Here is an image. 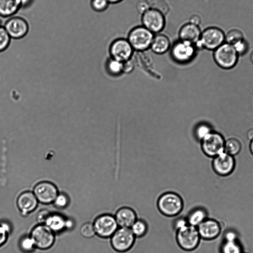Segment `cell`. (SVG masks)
Wrapping results in <instances>:
<instances>
[{
  "instance_id": "6da1fadb",
  "label": "cell",
  "mask_w": 253,
  "mask_h": 253,
  "mask_svg": "<svg viewBox=\"0 0 253 253\" xmlns=\"http://www.w3.org/2000/svg\"><path fill=\"white\" fill-rule=\"evenodd\" d=\"M225 42V34L220 28L209 27L202 31L200 38L195 45L198 50H214Z\"/></svg>"
},
{
  "instance_id": "7a4b0ae2",
  "label": "cell",
  "mask_w": 253,
  "mask_h": 253,
  "mask_svg": "<svg viewBox=\"0 0 253 253\" xmlns=\"http://www.w3.org/2000/svg\"><path fill=\"white\" fill-rule=\"evenodd\" d=\"M159 211L167 216H175L181 213L183 208L181 197L173 192H166L162 194L157 200Z\"/></svg>"
},
{
  "instance_id": "3957f363",
  "label": "cell",
  "mask_w": 253,
  "mask_h": 253,
  "mask_svg": "<svg viewBox=\"0 0 253 253\" xmlns=\"http://www.w3.org/2000/svg\"><path fill=\"white\" fill-rule=\"evenodd\" d=\"M154 35L142 25L132 28L127 39L134 50L143 51L150 48Z\"/></svg>"
},
{
  "instance_id": "277c9868",
  "label": "cell",
  "mask_w": 253,
  "mask_h": 253,
  "mask_svg": "<svg viewBox=\"0 0 253 253\" xmlns=\"http://www.w3.org/2000/svg\"><path fill=\"white\" fill-rule=\"evenodd\" d=\"M239 56L233 45L226 42L213 50L214 62L220 68L225 70L234 68Z\"/></svg>"
},
{
  "instance_id": "5b68a950",
  "label": "cell",
  "mask_w": 253,
  "mask_h": 253,
  "mask_svg": "<svg viewBox=\"0 0 253 253\" xmlns=\"http://www.w3.org/2000/svg\"><path fill=\"white\" fill-rule=\"evenodd\" d=\"M175 237L179 246L186 251L196 249L201 239L197 227L189 224L176 231Z\"/></svg>"
},
{
  "instance_id": "8992f818",
  "label": "cell",
  "mask_w": 253,
  "mask_h": 253,
  "mask_svg": "<svg viewBox=\"0 0 253 253\" xmlns=\"http://www.w3.org/2000/svg\"><path fill=\"white\" fill-rule=\"evenodd\" d=\"M141 24L154 34L160 33L166 25V18L159 9L150 7L143 13L141 17Z\"/></svg>"
},
{
  "instance_id": "52a82bcc",
  "label": "cell",
  "mask_w": 253,
  "mask_h": 253,
  "mask_svg": "<svg viewBox=\"0 0 253 253\" xmlns=\"http://www.w3.org/2000/svg\"><path fill=\"white\" fill-rule=\"evenodd\" d=\"M135 237L130 228L119 227L110 237L112 248L120 253L126 252L133 246Z\"/></svg>"
},
{
  "instance_id": "ba28073f",
  "label": "cell",
  "mask_w": 253,
  "mask_h": 253,
  "mask_svg": "<svg viewBox=\"0 0 253 253\" xmlns=\"http://www.w3.org/2000/svg\"><path fill=\"white\" fill-rule=\"evenodd\" d=\"M225 139L219 132L213 130L201 142V148L207 156L213 158L224 151Z\"/></svg>"
},
{
  "instance_id": "9c48e42d",
  "label": "cell",
  "mask_w": 253,
  "mask_h": 253,
  "mask_svg": "<svg viewBox=\"0 0 253 253\" xmlns=\"http://www.w3.org/2000/svg\"><path fill=\"white\" fill-rule=\"evenodd\" d=\"M170 49L172 57L180 63L191 60L195 56L198 50L194 43L179 39L171 45Z\"/></svg>"
},
{
  "instance_id": "30bf717a",
  "label": "cell",
  "mask_w": 253,
  "mask_h": 253,
  "mask_svg": "<svg viewBox=\"0 0 253 253\" xmlns=\"http://www.w3.org/2000/svg\"><path fill=\"white\" fill-rule=\"evenodd\" d=\"M93 225L95 233L102 238H110L119 228L114 215L108 213L98 216Z\"/></svg>"
},
{
  "instance_id": "8fae6325",
  "label": "cell",
  "mask_w": 253,
  "mask_h": 253,
  "mask_svg": "<svg viewBox=\"0 0 253 253\" xmlns=\"http://www.w3.org/2000/svg\"><path fill=\"white\" fill-rule=\"evenodd\" d=\"M30 237L35 247L41 250L50 248L54 242L53 232L45 224H40L35 227Z\"/></svg>"
},
{
  "instance_id": "7c38bea8",
  "label": "cell",
  "mask_w": 253,
  "mask_h": 253,
  "mask_svg": "<svg viewBox=\"0 0 253 253\" xmlns=\"http://www.w3.org/2000/svg\"><path fill=\"white\" fill-rule=\"evenodd\" d=\"M134 49L126 38H119L114 40L109 47L112 59L122 62L130 59Z\"/></svg>"
},
{
  "instance_id": "4fadbf2b",
  "label": "cell",
  "mask_w": 253,
  "mask_h": 253,
  "mask_svg": "<svg viewBox=\"0 0 253 253\" xmlns=\"http://www.w3.org/2000/svg\"><path fill=\"white\" fill-rule=\"evenodd\" d=\"M235 165L234 157L224 151L213 157L212 161L213 170L216 174L222 176L230 174L234 171Z\"/></svg>"
},
{
  "instance_id": "5bb4252c",
  "label": "cell",
  "mask_w": 253,
  "mask_h": 253,
  "mask_svg": "<svg viewBox=\"0 0 253 253\" xmlns=\"http://www.w3.org/2000/svg\"><path fill=\"white\" fill-rule=\"evenodd\" d=\"M3 27L10 38L14 39L23 38L29 31L28 23L20 17H11L6 21Z\"/></svg>"
},
{
  "instance_id": "9a60e30c",
  "label": "cell",
  "mask_w": 253,
  "mask_h": 253,
  "mask_svg": "<svg viewBox=\"0 0 253 253\" xmlns=\"http://www.w3.org/2000/svg\"><path fill=\"white\" fill-rule=\"evenodd\" d=\"M34 194L38 201L43 204H49L54 201L58 195V191L52 183L43 181L35 186Z\"/></svg>"
},
{
  "instance_id": "2e32d148",
  "label": "cell",
  "mask_w": 253,
  "mask_h": 253,
  "mask_svg": "<svg viewBox=\"0 0 253 253\" xmlns=\"http://www.w3.org/2000/svg\"><path fill=\"white\" fill-rule=\"evenodd\" d=\"M197 228L201 238L205 240L215 239L221 231L220 223L212 218H207Z\"/></svg>"
},
{
  "instance_id": "e0dca14e",
  "label": "cell",
  "mask_w": 253,
  "mask_h": 253,
  "mask_svg": "<svg viewBox=\"0 0 253 253\" xmlns=\"http://www.w3.org/2000/svg\"><path fill=\"white\" fill-rule=\"evenodd\" d=\"M117 223L120 227L130 228L137 219L135 211L130 207H122L114 214Z\"/></svg>"
},
{
  "instance_id": "ac0fdd59",
  "label": "cell",
  "mask_w": 253,
  "mask_h": 253,
  "mask_svg": "<svg viewBox=\"0 0 253 253\" xmlns=\"http://www.w3.org/2000/svg\"><path fill=\"white\" fill-rule=\"evenodd\" d=\"M202 31L199 26L190 22L184 24L178 31L179 40L195 43L199 40Z\"/></svg>"
},
{
  "instance_id": "d6986e66",
  "label": "cell",
  "mask_w": 253,
  "mask_h": 253,
  "mask_svg": "<svg viewBox=\"0 0 253 253\" xmlns=\"http://www.w3.org/2000/svg\"><path fill=\"white\" fill-rule=\"evenodd\" d=\"M38 200L34 193L27 191L22 193L18 198L17 204L22 213L26 214L36 208Z\"/></svg>"
},
{
  "instance_id": "ffe728a7",
  "label": "cell",
  "mask_w": 253,
  "mask_h": 253,
  "mask_svg": "<svg viewBox=\"0 0 253 253\" xmlns=\"http://www.w3.org/2000/svg\"><path fill=\"white\" fill-rule=\"evenodd\" d=\"M171 46L169 37L160 33L154 35L150 48L156 54H162L169 50Z\"/></svg>"
},
{
  "instance_id": "44dd1931",
  "label": "cell",
  "mask_w": 253,
  "mask_h": 253,
  "mask_svg": "<svg viewBox=\"0 0 253 253\" xmlns=\"http://www.w3.org/2000/svg\"><path fill=\"white\" fill-rule=\"evenodd\" d=\"M221 253H243L242 248L237 240L236 234L228 232L221 248Z\"/></svg>"
},
{
  "instance_id": "7402d4cb",
  "label": "cell",
  "mask_w": 253,
  "mask_h": 253,
  "mask_svg": "<svg viewBox=\"0 0 253 253\" xmlns=\"http://www.w3.org/2000/svg\"><path fill=\"white\" fill-rule=\"evenodd\" d=\"M21 7L20 0H0V16L11 17L15 14Z\"/></svg>"
},
{
  "instance_id": "603a6c76",
  "label": "cell",
  "mask_w": 253,
  "mask_h": 253,
  "mask_svg": "<svg viewBox=\"0 0 253 253\" xmlns=\"http://www.w3.org/2000/svg\"><path fill=\"white\" fill-rule=\"evenodd\" d=\"M189 225L197 227L207 217L206 211L202 208H196L189 212L186 216Z\"/></svg>"
},
{
  "instance_id": "cb8c5ba5",
  "label": "cell",
  "mask_w": 253,
  "mask_h": 253,
  "mask_svg": "<svg viewBox=\"0 0 253 253\" xmlns=\"http://www.w3.org/2000/svg\"><path fill=\"white\" fill-rule=\"evenodd\" d=\"M66 220L58 214H50L45 222L46 225L53 232H59L66 227Z\"/></svg>"
},
{
  "instance_id": "d4e9b609",
  "label": "cell",
  "mask_w": 253,
  "mask_h": 253,
  "mask_svg": "<svg viewBox=\"0 0 253 253\" xmlns=\"http://www.w3.org/2000/svg\"><path fill=\"white\" fill-rule=\"evenodd\" d=\"M242 144L236 138L231 137L225 140L224 144V152L235 156L238 154L242 150Z\"/></svg>"
},
{
  "instance_id": "484cf974",
  "label": "cell",
  "mask_w": 253,
  "mask_h": 253,
  "mask_svg": "<svg viewBox=\"0 0 253 253\" xmlns=\"http://www.w3.org/2000/svg\"><path fill=\"white\" fill-rule=\"evenodd\" d=\"M130 228L135 237H141L146 234L148 226L145 221L137 219Z\"/></svg>"
},
{
  "instance_id": "4316f807",
  "label": "cell",
  "mask_w": 253,
  "mask_h": 253,
  "mask_svg": "<svg viewBox=\"0 0 253 253\" xmlns=\"http://www.w3.org/2000/svg\"><path fill=\"white\" fill-rule=\"evenodd\" d=\"M245 39L243 32L238 29H233L228 32L225 35V42L231 45L236 42Z\"/></svg>"
},
{
  "instance_id": "83f0119b",
  "label": "cell",
  "mask_w": 253,
  "mask_h": 253,
  "mask_svg": "<svg viewBox=\"0 0 253 253\" xmlns=\"http://www.w3.org/2000/svg\"><path fill=\"white\" fill-rule=\"evenodd\" d=\"M212 131V128L210 125L207 123H202L197 127L195 134L197 138L201 141Z\"/></svg>"
},
{
  "instance_id": "f1b7e54d",
  "label": "cell",
  "mask_w": 253,
  "mask_h": 253,
  "mask_svg": "<svg viewBox=\"0 0 253 253\" xmlns=\"http://www.w3.org/2000/svg\"><path fill=\"white\" fill-rule=\"evenodd\" d=\"M11 39L4 27H0V52L7 49L9 45Z\"/></svg>"
},
{
  "instance_id": "f546056e",
  "label": "cell",
  "mask_w": 253,
  "mask_h": 253,
  "mask_svg": "<svg viewBox=\"0 0 253 253\" xmlns=\"http://www.w3.org/2000/svg\"><path fill=\"white\" fill-rule=\"evenodd\" d=\"M188 225L186 216L178 215L174 216L172 220V226L176 232Z\"/></svg>"
},
{
  "instance_id": "4dcf8cb0",
  "label": "cell",
  "mask_w": 253,
  "mask_h": 253,
  "mask_svg": "<svg viewBox=\"0 0 253 253\" xmlns=\"http://www.w3.org/2000/svg\"><path fill=\"white\" fill-rule=\"evenodd\" d=\"M232 45L239 56L245 55L249 50V44L245 38L236 42Z\"/></svg>"
},
{
  "instance_id": "1f68e13d",
  "label": "cell",
  "mask_w": 253,
  "mask_h": 253,
  "mask_svg": "<svg viewBox=\"0 0 253 253\" xmlns=\"http://www.w3.org/2000/svg\"><path fill=\"white\" fill-rule=\"evenodd\" d=\"M20 247L22 251L26 253L32 252L35 246L31 237H25L20 242Z\"/></svg>"
},
{
  "instance_id": "d6a6232c",
  "label": "cell",
  "mask_w": 253,
  "mask_h": 253,
  "mask_svg": "<svg viewBox=\"0 0 253 253\" xmlns=\"http://www.w3.org/2000/svg\"><path fill=\"white\" fill-rule=\"evenodd\" d=\"M90 4L92 9L98 12L106 10L110 4L107 0H91Z\"/></svg>"
},
{
  "instance_id": "836d02e7",
  "label": "cell",
  "mask_w": 253,
  "mask_h": 253,
  "mask_svg": "<svg viewBox=\"0 0 253 253\" xmlns=\"http://www.w3.org/2000/svg\"><path fill=\"white\" fill-rule=\"evenodd\" d=\"M107 67L110 73L118 74L122 72L123 62L112 58L108 61Z\"/></svg>"
},
{
  "instance_id": "e575fe53",
  "label": "cell",
  "mask_w": 253,
  "mask_h": 253,
  "mask_svg": "<svg viewBox=\"0 0 253 253\" xmlns=\"http://www.w3.org/2000/svg\"><path fill=\"white\" fill-rule=\"evenodd\" d=\"M81 233L86 238L92 237L96 234L93 225L90 223L84 224L81 228Z\"/></svg>"
},
{
  "instance_id": "d590c367",
  "label": "cell",
  "mask_w": 253,
  "mask_h": 253,
  "mask_svg": "<svg viewBox=\"0 0 253 253\" xmlns=\"http://www.w3.org/2000/svg\"><path fill=\"white\" fill-rule=\"evenodd\" d=\"M9 230V228L7 224L3 223L0 224V247L6 242Z\"/></svg>"
},
{
  "instance_id": "8d00e7d4",
  "label": "cell",
  "mask_w": 253,
  "mask_h": 253,
  "mask_svg": "<svg viewBox=\"0 0 253 253\" xmlns=\"http://www.w3.org/2000/svg\"><path fill=\"white\" fill-rule=\"evenodd\" d=\"M53 202L57 207L63 208L66 207L68 205V199L67 196L64 194H58Z\"/></svg>"
},
{
  "instance_id": "74e56055",
  "label": "cell",
  "mask_w": 253,
  "mask_h": 253,
  "mask_svg": "<svg viewBox=\"0 0 253 253\" xmlns=\"http://www.w3.org/2000/svg\"><path fill=\"white\" fill-rule=\"evenodd\" d=\"M133 69V64L130 59L123 62L122 72L125 73H129Z\"/></svg>"
},
{
  "instance_id": "f35d334b",
  "label": "cell",
  "mask_w": 253,
  "mask_h": 253,
  "mask_svg": "<svg viewBox=\"0 0 253 253\" xmlns=\"http://www.w3.org/2000/svg\"><path fill=\"white\" fill-rule=\"evenodd\" d=\"M50 213L46 211H42L38 215V220L42 223H45Z\"/></svg>"
},
{
  "instance_id": "ab89813d",
  "label": "cell",
  "mask_w": 253,
  "mask_h": 253,
  "mask_svg": "<svg viewBox=\"0 0 253 253\" xmlns=\"http://www.w3.org/2000/svg\"><path fill=\"white\" fill-rule=\"evenodd\" d=\"M137 7L140 13H141V14L150 8L148 4L145 1H143L139 2L137 4Z\"/></svg>"
},
{
  "instance_id": "60d3db41",
  "label": "cell",
  "mask_w": 253,
  "mask_h": 253,
  "mask_svg": "<svg viewBox=\"0 0 253 253\" xmlns=\"http://www.w3.org/2000/svg\"><path fill=\"white\" fill-rule=\"evenodd\" d=\"M189 22L194 24L195 25L199 26V25L201 23V18L198 15H197V14L193 15L190 18V21Z\"/></svg>"
},
{
  "instance_id": "b9f144b4",
  "label": "cell",
  "mask_w": 253,
  "mask_h": 253,
  "mask_svg": "<svg viewBox=\"0 0 253 253\" xmlns=\"http://www.w3.org/2000/svg\"><path fill=\"white\" fill-rule=\"evenodd\" d=\"M21 0V4H22V7H24V6L25 7V6L29 5L32 1V0Z\"/></svg>"
},
{
  "instance_id": "7bdbcfd3",
  "label": "cell",
  "mask_w": 253,
  "mask_h": 253,
  "mask_svg": "<svg viewBox=\"0 0 253 253\" xmlns=\"http://www.w3.org/2000/svg\"><path fill=\"white\" fill-rule=\"evenodd\" d=\"M247 137L250 140L253 139V128L250 129L247 132Z\"/></svg>"
},
{
  "instance_id": "ee69618b",
  "label": "cell",
  "mask_w": 253,
  "mask_h": 253,
  "mask_svg": "<svg viewBox=\"0 0 253 253\" xmlns=\"http://www.w3.org/2000/svg\"><path fill=\"white\" fill-rule=\"evenodd\" d=\"M109 4H116L121 2L123 0H107Z\"/></svg>"
},
{
  "instance_id": "f6af8a7d",
  "label": "cell",
  "mask_w": 253,
  "mask_h": 253,
  "mask_svg": "<svg viewBox=\"0 0 253 253\" xmlns=\"http://www.w3.org/2000/svg\"><path fill=\"white\" fill-rule=\"evenodd\" d=\"M249 149L251 154L253 155V139L250 141Z\"/></svg>"
},
{
  "instance_id": "bcb514c9",
  "label": "cell",
  "mask_w": 253,
  "mask_h": 253,
  "mask_svg": "<svg viewBox=\"0 0 253 253\" xmlns=\"http://www.w3.org/2000/svg\"><path fill=\"white\" fill-rule=\"evenodd\" d=\"M250 59H251V61L252 63L253 64V51L252 52V53L251 54Z\"/></svg>"
},
{
  "instance_id": "7dc6e473",
  "label": "cell",
  "mask_w": 253,
  "mask_h": 253,
  "mask_svg": "<svg viewBox=\"0 0 253 253\" xmlns=\"http://www.w3.org/2000/svg\"><path fill=\"white\" fill-rule=\"evenodd\" d=\"M1 26H1V21H0V27H1Z\"/></svg>"
},
{
  "instance_id": "c3c4849f",
  "label": "cell",
  "mask_w": 253,
  "mask_h": 253,
  "mask_svg": "<svg viewBox=\"0 0 253 253\" xmlns=\"http://www.w3.org/2000/svg\"></svg>"
}]
</instances>
